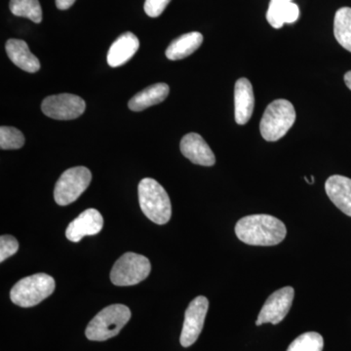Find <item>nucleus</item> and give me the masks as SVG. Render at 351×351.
<instances>
[{
  "mask_svg": "<svg viewBox=\"0 0 351 351\" xmlns=\"http://www.w3.org/2000/svg\"><path fill=\"white\" fill-rule=\"evenodd\" d=\"M235 234L243 243L252 246H274L281 243L287 234L282 221L270 215L244 217L235 226Z\"/></svg>",
  "mask_w": 351,
  "mask_h": 351,
  "instance_id": "f257e3e1",
  "label": "nucleus"
},
{
  "mask_svg": "<svg viewBox=\"0 0 351 351\" xmlns=\"http://www.w3.org/2000/svg\"><path fill=\"white\" fill-rule=\"evenodd\" d=\"M138 203L143 213L157 225H165L172 216V206L167 191L152 178L138 184Z\"/></svg>",
  "mask_w": 351,
  "mask_h": 351,
  "instance_id": "f03ea898",
  "label": "nucleus"
},
{
  "mask_svg": "<svg viewBox=\"0 0 351 351\" xmlns=\"http://www.w3.org/2000/svg\"><path fill=\"white\" fill-rule=\"evenodd\" d=\"M131 318V311L124 304H112L90 321L85 331L90 341H104L117 336Z\"/></svg>",
  "mask_w": 351,
  "mask_h": 351,
  "instance_id": "7ed1b4c3",
  "label": "nucleus"
},
{
  "mask_svg": "<svg viewBox=\"0 0 351 351\" xmlns=\"http://www.w3.org/2000/svg\"><path fill=\"white\" fill-rule=\"evenodd\" d=\"M295 121L294 106L287 100L270 103L261 120V134L267 142L280 140L292 128Z\"/></svg>",
  "mask_w": 351,
  "mask_h": 351,
  "instance_id": "20e7f679",
  "label": "nucleus"
},
{
  "mask_svg": "<svg viewBox=\"0 0 351 351\" xmlns=\"http://www.w3.org/2000/svg\"><path fill=\"white\" fill-rule=\"evenodd\" d=\"M56 283L52 276L36 274L25 277L11 289L10 299L21 307H32L40 304L54 292Z\"/></svg>",
  "mask_w": 351,
  "mask_h": 351,
  "instance_id": "39448f33",
  "label": "nucleus"
},
{
  "mask_svg": "<svg viewBox=\"0 0 351 351\" xmlns=\"http://www.w3.org/2000/svg\"><path fill=\"white\" fill-rule=\"evenodd\" d=\"M149 258L140 254L125 253L113 265L110 280L117 286H133L144 281L151 274Z\"/></svg>",
  "mask_w": 351,
  "mask_h": 351,
  "instance_id": "423d86ee",
  "label": "nucleus"
},
{
  "mask_svg": "<svg viewBox=\"0 0 351 351\" xmlns=\"http://www.w3.org/2000/svg\"><path fill=\"white\" fill-rule=\"evenodd\" d=\"M91 180V172L83 166L64 171L55 186L54 198L57 204L66 206L75 202L86 191Z\"/></svg>",
  "mask_w": 351,
  "mask_h": 351,
  "instance_id": "0eeeda50",
  "label": "nucleus"
},
{
  "mask_svg": "<svg viewBox=\"0 0 351 351\" xmlns=\"http://www.w3.org/2000/svg\"><path fill=\"white\" fill-rule=\"evenodd\" d=\"M86 108V104L80 97L73 94L53 95L44 99L41 110L48 117L57 120L77 119Z\"/></svg>",
  "mask_w": 351,
  "mask_h": 351,
  "instance_id": "6e6552de",
  "label": "nucleus"
},
{
  "mask_svg": "<svg viewBox=\"0 0 351 351\" xmlns=\"http://www.w3.org/2000/svg\"><path fill=\"white\" fill-rule=\"evenodd\" d=\"M208 309L209 301L204 295H198L189 304L184 314V325L180 338L181 345L184 348H189L197 341L204 326Z\"/></svg>",
  "mask_w": 351,
  "mask_h": 351,
  "instance_id": "1a4fd4ad",
  "label": "nucleus"
},
{
  "mask_svg": "<svg viewBox=\"0 0 351 351\" xmlns=\"http://www.w3.org/2000/svg\"><path fill=\"white\" fill-rule=\"evenodd\" d=\"M294 288L290 286L276 291L274 294L269 295V299L263 304L256 325L261 326L265 323L279 324L290 311L294 302Z\"/></svg>",
  "mask_w": 351,
  "mask_h": 351,
  "instance_id": "9d476101",
  "label": "nucleus"
},
{
  "mask_svg": "<svg viewBox=\"0 0 351 351\" xmlns=\"http://www.w3.org/2000/svg\"><path fill=\"white\" fill-rule=\"evenodd\" d=\"M104 226V219L98 210L87 209L69 223L66 230V239L80 242L84 237L96 235Z\"/></svg>",
  "mask_w": 351,
  "mask_h": 351,
  "instance_id": "9b49d317",
  "label": "nucleus"
},
{
  "mask_svg": "<svg viewBox=\"0 0 351 351\" xmlns=\"http://www.w3.org/2000/svg\"><path fill=\"white\" fill-rule=\"evenodd\" d=\"M180 147L182 156L196 165L213 166L216 163L214 152L199 134H186Z\"/></svg>",
  "mask_w": 351,
  "mask_h": 351,
  "instance_id": "f8f14e48",
  "label": "nucleus"
},
{
  "mask_svg": "<svg viewBox=\"0 0 351 351\" xmlns=\"http://www.w3.org/2000/svg\"><path fill=\"white\" fill-rule=\"evenodd\" d=\"M255 107V96L253 87L247 78H240L234 87L235 121L244 125L250 120Z\"/></svg>",
  "mask_w": 351,
  "mask_h": 351,
  "instance_id": "ddd939ff",
  "label": "nucleus"
},
{
  "mask_svg": "<svg viewBox=\"0 0 351 351\" xmlns=\"http://www.w3.org/2000/svg\"><path fill=\"white\" fill-rule=\"evenodd\" d=\"M330 200L343 213L351 217V179L341 175L331 176L325 184Z\"/></svg>",
  "mask_w": 351,
  "mask_h": 351,
  "instance_id": "4468645a",
  "label": "nucleus"
},
{
  "mask_svg": "<svg viewBox=\"0 0 351 351\" xmlns=\"http://www.w3.org/2000/svg\"><path fill=\"white\" fill-rule=\"evenodd\" d=\"M140 47V43L135 34L125 32L120 36L110 46L108 53V64L112 68H119L126 64Z\"/></svg>",
  "mask_w": 351,
  "mask_h": 351,
  "instance_id": "2eb2a0df",
  "label": "nucleus"
},
{
  "mask_svg": "<svg viewBox=\"0 0 351 351\" xmlns=\"http://www.w3.org/2000/svg\"><path fill=\"white\" fill-rule=\"evenodd\" d=\"M5 49L9 59L23 71L34 73L40 69V62L36 55L32 54L25 41L9 39L6 43Z\"/></svg>",
  "mask_w": 351,
  "mask_h": 351,
  "instance_id": "dca6fc26",
  "label": "nucleus"
},
{
  "mask_svg": "<svg viewBox=\"0 0 351 351\" xmlns=\"http://www.w3.org/2000/svg\"><path fill=\"white\" fill-rule=\"evenodd\" d=\"M170 88L165 83H156L138 92L129 101L128 107L133 112H142L145 108L162 103L168 95Z\"/></svg>",
  "mask_w": 351,
  "mask_h": 351,
  "instance_id": "f3484780",
  "label": "nucleus"
},
{
  "mask_svg": "<svg viewBox=\"0 0 351 351\" xmlns=\"http://www.w3.org/2000/svg\"><path fill=\"white\" fill-rule=\"evenodd\" d=\"M202 43L203 36L200 32H193L182 34L173 40L168 46L167 50H166V57L171 61L184 59L195 53Z\"/></svg>",
  "mask_w": 351,
  "mask_h": 351,
  "instance_id": "a211bd4d",
  "label": "nucleus"
},
{
  "mask_svg": "<svg viewBox=\"0 0 351 351\" xmlns=\"http://www.w3.org/2000/svg\"><path fill=\"white\" fill-rule=\"evenodd\" d=\"M334 34L341 46L351 52L350 7H343L337 11L334 21Z\"/></svg>",
  "mask_w": 351,
  "mask_h": 351,
  "instance_id": "6ab92c4d",
  "label": "nucleus"
},
{
  "mask_svg": "<svg viewBox=\"0 0 351 351\" xmlns=\"http://www.w3.org/2000/svg\"><path fill=\"white\" fill-rule=\"evenodd\" d=\"M10 11L18 17H25L36 24L43 21V9L38 0H10Z\"/></svg>",
  "mask_w": 351,
  "mask_h": 351,
  "instance_id": "aec40b11",
  "label": "nucleus"
},
{
  "mask_svg": "<svg viewBox=\"0 0 351 351\" xmlns=\"http://www.w3.org/2000/svg\"><path fill=\"white\" fill-rule=\"evenodd\" d=\"M324 348V339L316 332H307L289 346L287 351H322Z\"/></svg>",
  "mask_w": 351,
  "mask_h": 351,
  "instance_id": "412c9836",
  "label": "nucleus"
},
{
  "mask_svg": "<svg viewBox=\"0 0 351 351\" xmlns=\"http://www.w3.org/2000/svg\"><path fill=\"white\" fill-rule=\"evenodd\" d=\"M25 145L22 132L14 127L1 126L0 128V147L1 149H19Z\"/></svg>",
  "mask_w": 351,
  "mask_h": 351,
  "instance_id": "4be33fe9",
  "label": "nucleus"
},
{
  "mask_svg": "<svg viewBox=\"0 0 351 351\" xmlns=\"http://www.w3.org/2000/svg\"><path fill=\"white\" fill-rule=\"evenodd\" d=\"M293 0H270L269 10L267 13V22L274 29H280L283 27L282 21H281V13L283 9L287 6L288 3Z\"/></svg>",
  "mask_w": 351,
  "mask_h": 351,
  "instance_id": "5701e85b",
  "label": "nucleus"
},
{
  "mask_svg": "<svg viewBox=\"0 0 351 351\" xmlns=\"http://www.w3.org/2000/svg\"><path fill=\"white\" fill-rule=\"evenodd\" d=\"M19 249V242L12 235H1L0 237V262L3 263Z\"/></svg>",
  "mask_w": 351,
  "mask_h": 351,
  "instance_id": "b1692460",
  "label": "nucleus"
},
{
  "mask_svg": "<svg viewBox=\"0 0 351 351\" xmlns=\"http://www.w3.org/2000/svg\"><path fill=\"white\" fill-rule=\"evenodd\" d=\"M171 0H145L144 9L147 16L152 18L159 17Z\"/></svg>",
  "mask_w": 351,
  "mask_h": 351,
  "instance_id": "393cba45",
  "label": "nucleus"
},
{
  "mask_svg": "<svg viewBox=\"0 0 351 351\" xmlns=\"http://www.w3.org/2000/svg\"><path fill=\"white\" fill-rule=\"evenodd\" d=\"M300 17V8L294 2H290L281 13V21L284 24H293Z\"/></svg>",
  "mask_w": 351,
  "mask_h": 351,
  "instance_id": "a878e982",
  "label": "nucleus"
},
{
  "mask_svg": "<svg viewBox=\"0 0 351 351\" xmlns=\"http://www.w3.org/2000/svg\"><path fill=\"white\" fill-rule=\"evenodd\" d=\"M75 2V0H56V6L60 10H66L71 8Z\"/></svg>",
  "mask_w": 351,
  "mask_h": 351,
  "instance_id": "bb28decb",
  "label": "nucleus"
},
{
  "mask_svg": "<svg viewBox=\"0 0 351 351\" xmlns=\"http://www.w3.org/2000/svg\"><path fill=\"white\" fill-rule=\"evenodd\" d=\"M345 82L348 89L351 90V71L346 73L345 75Z\"/></svg>",
  "mask_w": 351,
  "mask_h": 351,
  "instance_id": "cd10ccee",
  "label": "nucleus"
},
{
  "mask_svg": "<svg viewBox=\"0 0 351 351\" xmlns=\"http://www.w3.org/2000/svg\"><path fill=\"white\" fill-rule=\"evenodd\" d=\"M304 180H306V182H308V184H313L314 182V177L313 176H311V180H308V178L304 177Z\"/></svg>",
  "mask_w": 351,
  "mask_h": 351,
  "instance_id": "c85d7f7f",
  "label": "nucleus"
}]
</instances>
